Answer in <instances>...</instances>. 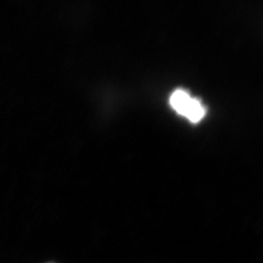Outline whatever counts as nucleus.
I'll return each mask as SVG.
<instances>
[{
    "instance_id": "obj_1",
    "label": "nucleus",
    "mask_w": 263,
    "mask_h": 263,
    "mask_svg": "<svg viewBox=\"0 0 263 263\" xmlns=\"http://www.w3.org/2000/svg\"><path fill=\"white\" fill-rule=\"evenodd\" d=\"M170 102L179 115H183L193 123L200 121L205 115V109L201 103L192 98L183 89L176 90L172 95Z\"/></svg>"
}]
</instances>
